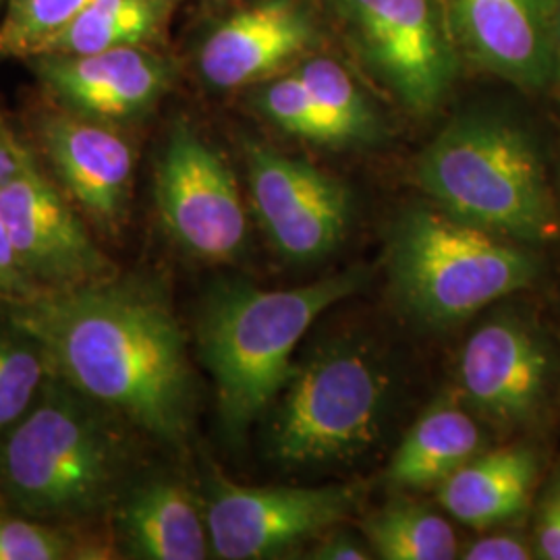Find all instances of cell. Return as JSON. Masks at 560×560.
<instances>
[{
  "mask_svg": "<svg viewBox=\"0 0 560 560\" xmlns=\"http://www.w3.org/2000/svg\"><path fill=\"white\" fill-rule=\"evenodd\" d=\"M183 0H94L32 57L88 55L161 42ZM30 57V59H32Z\"/></svg>",
  "mask_w": 560,
  "mask_h": 560,
  "instance_id": "obj_20",
  "label": "cell"
},
{
  "mask_svg": "<svg viewBox=\"0 0 560 560\" xmlns=\"http://www.w3.org/2000/svg\"><path fill=\"white\" fill-rule=\"evenodd\" d=\"M108 413L57 374L0 441V486L23 513L83 517L115 499L125 446Z\"/></svg>",
  "mask_w": 560,
  "mask_h": 560,
  "instance_id": "obj_4",
  "label": "cell"
},
{
  "mask_svg": "<svg viewBox=\"0 0 560 560\" xmlns=\"http://www.w3.org/2000/svg\"><path fill=\"white\" fill-rule=\"evenodd\" d=\"M360 501V486L258 488L214 480L203 509L212 555L222 560L277 557L335 527Z\"/></svg>",
  "mask_w": 560,
  "mask_h": 560,
  "instance_id": "obj_9",
  "label": "cell"
},
{
  "mask_svg": "<svg viewBox=\"0 0 560 560\" xmlns=\"http://www.w3.org/2000/svg\"><path fill=\"white\" fill-rule=\"evenodd\" d=\"M119 523L133 559L203 560L212 552L206 511L180 481L152 480L133 490Z\"/></svg>",
  "mask_w": 560,
  "mask_h": 560,
  "instance_id": "obj_18",
  "label": "cell"
},
{
  "mask_svg": "<svg viewBox=\"0 0 560 560\" xmlns=\"http://www.w3.org/2000/svg\"><path fill=\"white\" fill-rule=\"evenodd\" d=\"M245 164L256 214L280 256L320 260L339 245L351 210L339 179L256 141L245 143Z\"/></svg>",
  "mask_w": 560,
  "mask_h": 560,
  "instance_id": "obj_11",
  "label": "cell"
},
{
  "mask_svg": "<svg viewBox=\"0 0 560 560\" xmlns=\"http://www.w3.org/2000/svg\"><path fill=\"white\" fill-rule=\"evenodd\" d=\"M156 208L180 249L206 261L235 260L247 217L233 171L187 120L168 131L156 162Z\"/></svg>",
  "mask_w": 560,
  "mask_h": 560,
  "instance_id": "obj_8",
  "label": "cell"
},
{
  "mask_svg": "<svg viewBox=\"0 0 560 560\" xmlns=\"http://www.w3.org/2000/svg\"><path fill=\"white\" fill-rule=\"evenodd\" d=\"M67 536L38 521L0 513V560L71 559Z\"/></svg>",
  "mask_w": 560,
  "mask_h": 560,
  "instance_id": "obj_26",
  "label": "cell"
},
{
  "mask_svg": "<svg viewBox=\"0 0 560 560\" xmlns=\"http://www.w3.org/2000/svg\"><path fill=\"white\" fill-rule=\"evenodd\" d=\"M0 221L38 287L69 289L113 277V264L36 162L0 187Z\"/></svg>",
  "mask_w": 560,
  "mask_h": 560,
  "instance_id": "obj_12",
  "label": "cell"
},
{
  "mask_svg": "<svg viewBox=\"0 0 560 560\" xmlns=\"http://www.w3.org/2000/svg\"><path fill=\"white\" fill-rule=\"evenodd\" d=\"M254 106L284 133L301 140L340 145L335 127L324 117L298 71L261 85L254 96Z\"/></svg>",
  "mask_w": 560,
  "mask_h": 560,
  "instance_id": "obj_24",
  "label": "cell"
},
{
  "mask_svg": "<svg viewBox=\"0 0 560 560\" xmlns=\"http://www.w3.org/2000/svg\"><path fill=\"white\" fill-rule=\"evenodd\" d=\"M388 261L402 307L430 326L465 322L541 275L529 245L432 208H413L395 222Z\"/></svg>",
  "mask_w": 560,
  "mask_h": 560,
  "instance_id": "obj_5",
  "label": "cell"
},
{
  "mask_svg": "<svg viewBox=\"0 0 560 560\" xmlns=\"http://www.w3.org/2000/svg\"><path fill=\"white\" fill-rule=\"evenodd\" d=\"M540 451L513 442L481 451L439 486L442 509L476 529H494L520 520L540 486Z\"/></svg>",
  "mask_w": 560,
  "mask_h": 560,
  "instance_id": "obj_17",
  "label": "cell"
},
{
  "mask_svg": "<svg viewBox=\"0 0 560 560\" xmlns=\"http://www.w3.org/2000/svg\"><path fill=\"white\" fill-rule=\"evenodd\" d=\"M94 0H11L0 25V57H32L42 42L75 20Z\"/></svg>",
  "mask_w": 560,
  "mask_h": 560,
  "instance_id": "obj_25",
  "label": "cell"
},
{
  "mask_svg": "<svg viewBox=\"0 0 560 560\" xmlns=\"http://www.w3.org/2000/svg\"><path fill=\"white\" fill-rule=\"evenodd\" d=\"M298 75L318 102L324 117L335 127L340 145L374 140L378 133L376 113L337 60L307 59L301 62Z\"/></svg>",
  "mask_w": 560,
  "mask_h": 560,
  "instance_id": "obj_22",
  "label": "cell"
},
{
  "mask_svg": "<svg viewBox=\"0 0 560 560\" xmlns=\"http://www.w3.org/2000/svg\"><path fill=\"white\" fill-rule=\"evenodd\" d=\"M420 187L459 221L536 247L560 237V214L540 150L511 120H453L418 161Z\"/></svg>",
  "mask_w": 560,
  "mask_h": 560,
  "instance_id": "obj_3",
  "label": "cell"
},
{
  "mask_svg": "<svg viewBox=\"0 0 560 560\" xmlns=\"http://www.w3.org/2000/svg\"><path fill=\"white\" fill-rule=\"evenodd\" d=\"M453 36L481 69L525 90L559 80L552 0H444Z\"/></svg>",
  "mask_w": 560,
  "mask_h": 560,
  "instance_id": "obj_14",
  "label": "cell"
},
{
  "mask_svg": "<svg viewBox=\"0 0 560 560\" xmlns=\"http://www.w3.org/2000/svg\"><path fill=\"white\" fill-rule=\"evenodd\" d=\"M40 287L25 272L11 237L0 221V301L23 300Z\"/></svg>",
  "mask_w": 560,
  "mask_h": 560,
  "instance_id": "obj_29",
  "label": "cell"
},
{
  "mask_svg": "<svg viewBox=\"0 0 560 560\" xmlns=\"http://www.w3.org/2000/svg\"><path fill=\"white\" fill-rule=\"evenodd\" d=\"M532 541L536 559L560 560V467L544 483L536 502Z\"/></svg>",
  "mask_w": 560,
  "mask_h": 560,
  "instance_id": "obj_27",
  "label": "cell"
},
{
  "mask_svg": "<svg viewBox=\"0 0 560 560\" xmlns=\"http://www.w3.org/2000/svg\"><path fill=\"white\" fill-rule=\"evenodd\" d=\"M310 559L365 560L370 559V552L361 546L360 541H355L345 534H335L322 541L320 546L314 550V555H310Z\"/></svg>",
  "mask_w": 560,
  "mask_h": 560,
  "instance_id": "obj_31",
  "label": "cell"
},
{
  "mask_svg": "<svg viewBox=\"0 0 560 560\" xmlns=\"http://www.w3.org/2000/svg\"><path fill=\"white\" fill-rule=\"evenodd\" d=\"M363 532L384 560H451L459 557L455 529L432 509L390 504L370 515Z\"/></svg>",
  "mask_w": 560,
  "mask_h": 560,
  "instance_id": "obj_21",
  "label": "cell"
},
{
  "mask_svg": "<svg viewBox=\"0 0 560 560\" xmlns=\"http://www.w3.org/2000/svg\"><path fill=\"white\" fill-rule=\"evenodd\" d=\"M361 268L303 284L266 291L247 282H222L203 303L200 355L214 382L222 430L240 441L293 374L301 337L335 303L358 293Z\"/></svg>",
  "mask_w": 560,
  "mask_h": 560,
  "instance_id": "obj_2",
  "label": "cell"
},
{
  "mask_svg": "<svg viewBox=\"0 0 560 560\" xmlns=\"http://www.w3.org/2000/svg\"><path fill=\"white\" fill-rule=\"evenodd\" d=\"M270 451L289 467L353 459L381 434L390 382L378 361L335 345L284 384Z\"/></svg>",
  "mask_w": 560,
  "mask_h": 560,
  "instance_id": "obj_6",
  "label": "cell"
},
{
  "mask_svg": "<svg viewBox=\"0 0 560 560\" xmlns=\"http://www.w3.org/2000/svg\"><path fill=\"white\" fill-rule=\"evenodd\" d=\"M11 326L36 340L52 374L162 442L187 439L194 374L179 322L150 289L110 279L11 301Z\"/></svg>",
  "mask_w": 560,
  "mask_h": 560,
  "instance_id": "obj_1",
  "label": "cell"
},
{
  "mask_svg": "<svg viewBox=\"0 0 560 560\" xmlns=\"http://www.w3.org/2000/svg\"><path fill=\"white\" fill-rule=\"evenodd\" d=\"M32 67L62 110L113 125L148 115L173 81L171 62L145 46L40 55Z\"/></svg>",
  "mask_w": 560,
  "mask_h": 560,
  "instance_id": "obj_13",
  "label": "cell"
},
{
  "mask_svg": "<svg viewBox=\"0 0 560 560\" xmlns=\"http://www.w3.org/2000/svg\"><path fill=\"white\" fill-rule=\"evenodd\" d=\"M214 2H231V0H214Z\"/></svg>",
  "mask_w": 560,
  "mask_h": 560,
  "instance_id": "obj_33",
  "label": "cell"
},
{
  "mask_svg": "<svg viewBox=\"0 0 560 560\" xmlns=\"http://www.w3.org/2000/svg\"><path fill=\"white\" fill-rule=\"evenodd\" d=\"M478 420L455 402L432 405L405 434L388 467V481L405 490L439 488L467 460L486 451Z\"/></svg>",
  "mask_w": 560,
  "mask_h": 560,
  "instance_id": "obj_19",
  "label": "cell"
},
{
  "mask_svg": "<svg viewBox=\"0 0 560 560\" xmlns=\"http://www.w3.org/2000/svg\"><path fill=\"white\" fill-rule=\"evenodd\" d=\"M50 374L48 358L36 340L18 328L0 330V441L32 409Z\"/></svg>",
  "mask_w": 560,
  "mask_h": 560,
  "instance_id": "obj_23",
  "label": "cell"
},
{
  "mask_svg": "<svg viewBox=\"0 0 560 560\" xmlns=\"http://www.w3.org/2000/svg\"><path fill=\"white\" fill-rule=\"evenodd\" d=\"M363 69L416 115L448 96L459 46L444 0H328Z\"/></svg>",
  "mask_w": 560,
  "mask_h": 560,
  "instance_id": "obj_7",
  "label": "cell"
},
{
  "mask_svg": "<svg viewBox=\"0 0 560 560\" xmlns=\"http://www.w3.org/2000/svg\"><path fill=\"white\" fill-rule=\"evenodd\" d=\"M559 370L550 340L534 322L497 314L460 351V390L483 420L520 432L540 423Z\"/></svg>",
  "mask_w": 560,
  "mask_h": 560,
  "instance_id": "obj_10",
  "label": "cell"
},
{
  "mask_svg": "<svg viewBox=\"0 0 560 560\" xmlns=\"http://www.w3.org/2000/svg\"><path fill=\"white\" fill-rule=\"evenodd\" d=\"M38 136L71 198L115 231L125 219L136 173V150L120 125L60 110L42 117Z\"/></svg>",
  "mask_w": 560,
  "mask_h": 560,
  "instance_id": "obj_16",
  "label": "cell"
},
{
  "mask_svg": "<svg viewBox=\"0 0 560 560\" xmlns=\"http://www.w3.org/2000/svg\"><path fill=\"white\" fill-rule=\"evenodd\" d=\"M465 560H532L536 559L534 541L520 532H497L469 544L460 555Z\"/></svg>",
  "mask_w": 560,
  "mask_h": 560,
  "instance_id": "obj_28",
  "label": "cell"
},
{
  "mask_svg": "<svg viewBox=\"0 0 560 560\" xmlns=\"http://www.w3.org/2000/svg\"><path fill=\"white\" fill-rule=\"evenodd\" d=\"M316 44V23L301 0H258L210 32L198 67L210 88L237 90L272 78Z\"/></svg>",
  "mask_w": 560,
  "mask_h": 560,
  "instance_id": "obj_15",
  "label": "cell"
},
{
  "mask_svg": "<svg viewBox=\"0 0 560 560\" xmlns=\"http://www.w3.org/2000/svg\"><path fill=\"white\" fill-rule=\"evenodd\" d=\"M34 161L32 152L18 140L9 122L0 115V187L20 177Z\"/></svg>",
  "mask_w": 560,
  "mask_h": 560,
  "instance_id": "obj_30",
  "label": "cell"
},
{
  "mask_svg": "<svg viewBox=\"0 0 560 560\" xmlns=\"http://www.w3.org/2000/svg\"><path fill=\"white\" fill-rule=\"evenodd\" d=\"M552 32H555V48H557V60H559L560 80V0H552Z\"/></svg>",
  "mask_w": 560,
  "mask_h": 560,
  "instance_id": "obj_32",
  "label": "cell"
}]
</instances>
